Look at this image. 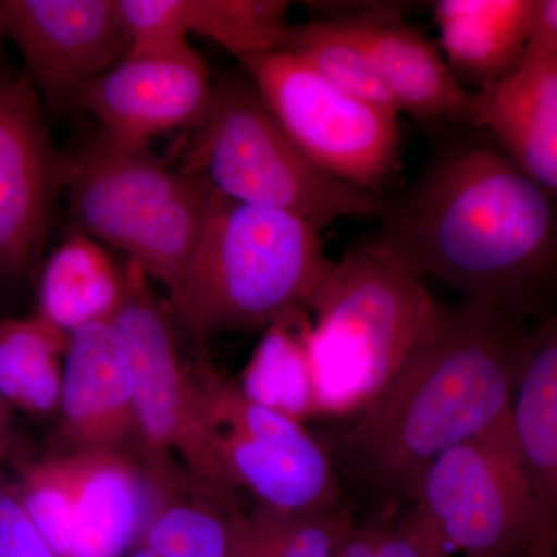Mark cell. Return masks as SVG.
<instances>
[{
    "instance_id": "6da1fadb",
    "label": "cell",
    "mask_w": 557,
    "mask_h": 557,
    "mask_svg": "<svg viewBox=\"0 0 557 557\" xmlns=\"http://www.w3.org/2000/svg\"><path fill=\"white\" fill-rule=\"evenodd\" d=\"M531 329L479 304L442 306L397 375L336 434L329 454L351 509L394 518L440 457L512 421Z\"/></svg>"
},
{
    "instance_id": "7a4b0ae2",
    "label": "cell",
    "mask_w": 557,
    "mask_h": 557,
    "mask_svg": "<svg viewBox=\"0 0 557 557\" xmlns=\"http://www.w3.org/2000/svg\"><path fill=\"white\" fill-rule=\"evenodd\" d=\"M552 197L505 153L458 139L384 201L375 240L409 273L523 319L544 314L557 285Z\"/></svg>"
},
{
    "instance_id": "3957f363",
    "label": "cell",
    "mask_w": 557,
    "mask_h": 557,
    "mask_svg": "<svg viewBox=\"0 0 557 557\" xmlns=\"http://www.w3.org/2000/svg\"><path fill=\"white\" fill-rule=\"evenodd\" d=\"M321 233L288 212L211 189L199 245L168 293L172 309L200 347L309 309L332 263Z\"/></svg>"
},
{
    "instance_id": "277c9868",
    "label": "cell",
    "mask_w": 557,
    "mask_h": 557,
    "mask_svg": "<svg viewBox=\"0 0 557 557\" xmlns=\"http://www.w3.org/2000/svg\"><path fill=\"white\" fill-rule=\"evenodd\" d=\"M442 306L373 236L330 263L309 302L317 417L364 409L426 338Z\"/></svg>"
},
{
    "instance_id": "5b68a950",
    "label": "cell",
    "mask_w": 557,
    "mask_h": 557,
    "mask_svg": "<svg viewBox=\"0 0 557 557\" xmlns=\"http://www.w3.org/2000/svg\"><path fill=\"white\" fill-rule=\"evenodd\" d=\"M183 171L230 199L288 212L319 231L341 219L379 218L384 205L318 166L244 70L214 81Z\"/></svg>"
},
{
    "instance_id": "8992f818",
    "label": "cell",
    "mask_w": 557,
    "mask_h": 557,
    "mask_svg": "<svg viewBox=\"0 0 557 557\" xmlns=\"http://www.w3.org/2000/svg\"><path fill=\"white\" fill-rule=\"evenodd\" d=\"M62 188L76 231L102 240L170 293L188 267L207 220L211 188L168 170L148 148L98 137L62 160Z\"/></svg>"
},
{
    "instance_id": "52a82bcc",
    "label": "cell",
    "mask_w": 557,
    "mask_h": 557,
    "mask_svg": "<svg viewBox=\"0 0 557 557\" xmlns=\"http://www.w3.org/2000/svg\"><path fill=\"white\" fill-rule=\"evenodd\" d=\"M134 370L135 456L171 496H201L237 505L180 355L177 332L150 288L148 274L127 260L126 295L113 318Z\"/></svg>"
},
{
    "instance_id": "ba28073f",
    "label": "cell",
    "mask_w": 557,
    "mask_h": 557,
    "mask_svg": "<svg viewBox=\"0 0 557 557\" xmlns=\"http://www.w3.org/2000/svg\"><path fill=\"white\" fill-rule=\"evenodd\" d=\"M416 504L461 557H555L557 519L534 494L512 421L440 457Z\"/></svg>"
},
{
    "instance_id": "9c48e42d",
    "label": "cell",
    "mask_w": 557,
    "mask_h": 557,
    "mask_svg": "<svg viewBox=\"0 0 557 557\" xmlns=\"http://www.w3.org/2000/svg\"><path fill=\"white\" fill-rule=\"evenodd\" d=\"M194 394L226 474L258 504L288 512L343 507L329 450L299 421L252 401L212 368L194 375Z\"/></svg>"
},
{
    "instance_id": "30bf717a",
    "label": "cell",
    "mask_w": 557,
    "mask_h": 557,
    "mask_svg": "<svg viewBox=\"0 0 557 557\" xmlns=\"http://www.w3.org/2000/svg\"><path fill=\"white\" fill-rule=\"evenodd\" d=\"M240 64L282 127L318 166L380 197L399 170L398 115L339 90L287 51L255 54Z\"/></svg>"
},
{
    "instance_id": "8fae6325",
    "label": "cell",
    "mask_w": 557,
    "mask_h": 557,
    "mask_svg": "<svg viewBox=\"0 0 557 557\" xmlns=\"http://www.w3.org/2000/svg\"><path fill=\"white\" fill-rule=\"evenodd\" d=\"M5 38L20 47L39 98L70 108L86 84L129 53L119 0H2Z\"/></svg>"
},
{
    "instance_id": "7c38bea8",
    "label": "cell",
    "mask_w": 557,
    "mask_h": 557,
    "mask_svg": "<svg viewBox=\"0 0 557 557\" xmlns=\"http://www.w3.org/2000/svg\"><path fill=\"white\" fill-rule=\"evenodd\" d=\"M209 70L189 40L157 49H131L115 67L86 84L70 108L97 119L102 137L148 148L174 127L196 126L212 97Z\"/></svg>"
},
{
    "instance_id": "4fadbf2b",
    "label": "cell",
    "mask_w": 557,
    "mask_h": 557,
    "mask_svg": "<svg viewBox=\"0 0 557 557\" xmlns=\"http://www.w3.org/2000/svg\"><path fill=\"white\" fill-rule=\"evenodd\" d=\"M62 188L38 91L30 78L0 73V277L35 267Z\"/></svg>"
},
{
    "instance_id": "5bb4252c",
    "label": "cell",
    "mask_w": 557,
    "mask_h": 557,
    "mask_svg": "<svg viewBox=\"0 0 557 557\" xmlns=\"http://www.w3.org/2000/svg\"><path fill=\"white\" fill-rule=\"evenodd\" d=\"M58 417V453H134V370L113 321L70 333Z\"/></svg>"
},
{
    "instance_id": "9a60e30c",
    "label": "cell",
    "mask_w": 557,
    "mask_h": 557,
    "mask_svg": "<svg viewBox=\"0 0 557 557\" xmlns=\"http://www.w3.org/2000/svg\"><path fill=\"white\" fill-rule=\"evenodd\" d=\"M327 20L366 54L401 112L421 123H471L474 91L458 81L437 47L397 10L372 5Z\"/></svg>"
},
{
    "instance_id": "2e32d148",
    "label": "cell",
    "mask_w": 557,
    "mask_h": 557,
    "mask_svg": "<svg viewBox=\"0 0 557 557\" xmlns=\"http://www.w3.org/2000/svg\"><path fill=\"white\" fill-rule=\"evenodd\" d=\"M76 456L78 497L65 557H127L157 509L174 496L132 450Z\"/></svg>"
},
{
    "instance_id": "e0dca14e",
    "label": "cell",
    "mask_w": 557,
    "mask_h": 557,
    "mask_svg": "<svg viewBox=\"0 0 557 557\" xmlns=\"http://www.w3.org/2000/svg\"><path fill=\"white\" fill-rule=\"evenodd\" d=\"M471 124L557 201V53L527 51L519 67L474 91Z\"/></svg>"
},
{
    "instance_id": "ac0fdd59",
    "label": "cell",
    "mask_w": 557,
    "mask_h": 557,
    "mask_svg": "<svg viewBox=\"0 0 557 557\" xmlns=\"http://www.w3.org/2000/svg\"><path fill=\"white\" fill-rule=\"evenodd\" d=\"M533 0H440V44L461 84L483 89L518 69L527 53Z\"/></svg>"
},
{
    "instance_id": "d6986e66",
    "label": "cell",
    "mask_w": 557,
    "mask_h": 557,
    "mask_svg": "<svg viewBox=\"0 0 557 557\" xmlns=\"http://www.w3.org/2000/svg\"><path fill=\"white\" fill-rule=\"evenodd\" d=\"M511 417L534 494L557 519V307L531 329Z\"/></svg>"
},
{
    "instance_id": "ffe728a7",
    "label": "cell",
    "mask_w": 557,
    "mask_h": 557,
    "mask_svg": "<svg viewBox=\"0 0 557 557\" xmlns=\"http://www.w3.org/2000/svg\"><path fill=\"white\" fill-rule=\"evenodd\" d=\"M126 295L123 270L100 245L75 231L42 270L39 285L40 317L65 333L113 321Z\"/></svg>"
},
{
    "instance_id": "44dd1931",
    "label": "cell",
    "mask_w": 557,
    "mask_h": 557,
    "mask_svg": "<svg viewBox=\"0 0 557 557\" xmlns=\"http://www.w3.org/2000/svg\"><path fill=\"white\" fill-rule=\"evenodd\" d=\"M69 339L40 314L0 322V395L11 408L30 417L58 413Z\"/></svg>"
},
{
    "instance_id": "7402d4cb",
    "label": "cell",
    "mask_w": 557,
    "mask_h": 557,
    "mask_svg": "<svg viewBox=\"0 0 557 557\" xmlns=\"http://www.w3.org/2000/svg\"><path fill=\"white\" fill-rule=\"evenodd\" d=\"M309 309L267 327L244 370L239 387L248 398L296 421L317 417L307 333Z\"/></svg>"
},
{
    "instance_id": "603a6c76",
    "label": "cell",
    "mask_w": 557,
    "mask_h": 557,
    "mask_svg": "<svg viewBox=\"0 0 557 557\" xmlns=\"http://www.w3.org/2000/svg\"><path fill=\"white\" fill-rule=\"evenodd\" d=\"M244 511L211 498H168L143 530L127 557H230Z\"/></svg>"
},
{
    "instance_id": "cb8c5ba5",
    "label": "cell",
    "mask_w": 557,
    "mask_h": 557,
    "mask_svg": "<svg viewBox=\"0 0 557 557\" xmlns=\"http://www.w3.org/2000/svg\"><path fill=\"white\" fill-rule=\"evenodd\" d=\"M354 519L347 505L329 511L288 512L258 504L242 515L230 557H333Z\"/></svg>"
},
{
    "instance_id": "d4e9b609",
    "label": "cell",
    "mask_w": 557,
    "mask_h": 557,
    "mask_svg": "<svg viewBox=\"0 0 557 557\" xmlns=\"http://www.w3.org/2000/svg\"><path fill=\"white\" fill-rule=\"evenodd\" d=\"M282 0H183L188 35L214 40L237 60L277 51L288 24Z\"/></svg>"
},
{
    "instance_id": "484cf974",
    "label": "cell",
    "mask_w": 557,
    "mask_h": 557,
    "mask_svg": "<svg viewBox=\"0 0 557 557\" xmlns=\"http://www.w3.org/2000/svg\"><path fill=\"white\" fill-rule=\"evenodd\" d=\"M277 51H287L306 61L322 78L351 97L394 115L401 113L394 95L366 54L344 38L329 20L292 25Z\"/></svg>"
},
{
    "instance_id": "4316f807",
    "label": "cell",
    "mask_w": 557,
    "mask_h": 557,
    "mask_svg": "<svg viewBox=\"0 0 557 557\" xmlns=\"http://www.w3.org/2000/svg\"><path fill=\"white\" fill-rule=\"evenodd\" d=\"M78 486V456L62 453L25 465L13 485L25 515L60 557L67 556Z\"/></svg>"
},
{
    "instance_id": "83f0119b",
    "label": "cell",
    "mask_w": 557,
    "mask_h": 557,
    "mask_svg": "<svg viewBox=\"0 0 557 557\" xmlns=\"http://www.w3.org/2000/svg\"><path fill=\"white\" fill-rule=\"evenodd\" d=\"M0 557H60L25 515L13 485L0 482Z\"/></svg>"
},
{
    "instance_id": "f1b7e54d",
    "label": "cell",
    "mask_w": 557,
    "mask_h": 557,
    "mask_svg": "<svg viewBox=\"0 0 557 557\" xmlns=\"http://www.w3.org/2000/svg\"><path fill=\"white\" fill-rule=\"evenodd\" d=\"M527 51L557 53V0H533Z\"/></svg>"
},
{
    "instance_id": "f546056e",
    "label": "cell",
    "mask_w": 557,
    "mask_h": 557,
    "mask_svg": "<svg viewBox=\"0 0 557 557\" xmlns=\"http://www.w3.org/2000/svg\"><path fill=\"white\" fill-rule=\"evenodd\" d=\"M14 410L5 398L0 395V463L9 460L16 446V431H14Z\"/></svg>"
},
{
    "instance_id": "4dcf8cb0",
    "label": "cell",
    "mask_w": 557,
    "mask_h": 557,
    "mask_svg": "<svg viewBox=\"0 0 557 557\" xmlns=\"http://www.w3.org/2000/svg\"><path fill=\"white\" fill-rule=\"evenodd\" d=\"M5 38V32H3V20H2V0H0V42Z\"/></svg>"
},
{
    "instance_id": "1f68e13d",
    "label": "cell",
    "mask_w": 557,
    "mask_h": 557,
    "mask_svg": "<svg viewBox=\"0 0 557 557\" xmlns=\"http://www.w3.org/2000/svg\"><path fill=\"white\" fill-rule=\"evenodd\" d=\"M3 480V463H0V482Z\"/></svg>"
},
{
    "instance_id": "d6a6232c",
    "label": "cell",
    "mask_w": 557,
    "mask_h": 557,
    "mask_svg": "<svg viewBox=\"0 0 557 557\" xmlns=\"http://www.w3.org/2000/svg\"><path fill=\"white\" fill-rule=\"evenodd\" d=\"M555 557H557V545H556V552H555Z\"/></svg>"
}]
</instances>
